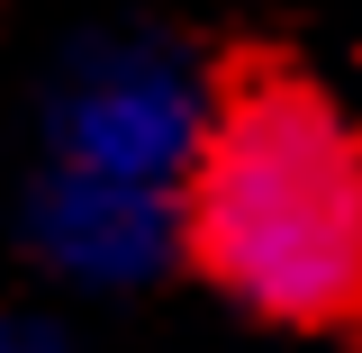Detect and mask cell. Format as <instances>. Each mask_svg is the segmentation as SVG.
I'll list each match as a JSON object with an SVG mask.
<instances>
[{
	"instance_id": "cell-1",
	"label": "cell",
	"mask_w": 362,
	"mask_h": 353,
	"mask_svg": "<svg viewBox=\"0 0 362 353\" xmlns=\"http://www.w3.org/2000/svg\"><path fill=\"white\" fill-rule=\"evenodd\" d=\"M173 263L290 345L362 353V109L281 37L199 64Z\"/></svg>"
}]
</instances>
